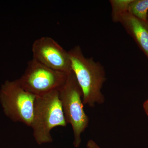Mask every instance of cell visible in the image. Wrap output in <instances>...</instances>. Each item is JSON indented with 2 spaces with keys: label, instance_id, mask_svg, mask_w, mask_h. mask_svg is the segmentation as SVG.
Masks as SVG:
<instances>
[{
  "label": "cell",
  "instance_id": "cell-1",
  "mask_svg": "<svg viewBox=\"0 0 148 148\" xmlns=\"http://www.w3.org/2000/svg\"><path fill=\"white\" fill-rule=\"evenodd\" d=\"M73 73L82 92L84 105L93 108L95 104H102L105 98L101 92L106 79V72L102 64L92 58L84 55L79 45L69 51Z\"/></svg>",
  "mask_w": 148,
  "mask_h": 148
},
{
  "label": "cell",
  "instance_id": "cell-2",
  "mask_svg": "<svg viewBox=\"0 0 148 148\" xmlns=\"http://www.w3.org/2000/svg\"><path fill=\"white\" fill-rule=\"evenodd\" d=\"M58 90L36 96L31 127L35 141L38 145L51 143V130L67 125Z\"/></svg>",
  "mask_w": 148,
  "mask_h": 148
},
{
  "label": "cell",
  "instance_id": "cell-3",
  "mask_svg": "<svg viewBox=\"0 0 148 148\" xmlns=\"http://www.w3.org/2000/svg\"><path fill=\"white\" fill-rule=\"evenodd\" d=\"M58 92L66 122L71 125L73 131L74 145L79 147L82 133L88 126L89 119L84 109L82 91L73 72L68 74Z\"/></svg>",
  "mask_w": 148,
  "mask_h": 148
},
{
  "label": "cell",
  "instance_id": "cell-4",
  "mask_svg": "<svg viewBox=\"0 0 148 148\" xmlns=\"http://www.w3.org/2000/svg\"><path fill=\"white\" fill-rule=\"evenodd\" d=\"M36 98L21 86L17 79L6 81L0 89V103L5 115L12 121L30 127Z\"/></svg>",
  "mask_w": 148,
  "mask_h": 148
},
{
  "label": "cell",
  "instance_id": "cell-5",
  "mask_svg": "<svg viewBox=\"0 0 148 148\" xmlns=\"http://www.w3.org/2000/svg\"><path fill=\"white\" fill-rule=\"evenodd\" d=\"M68 74L51 69L32 58L17 80L25 90L39 96L59 90L66 82Z\"/></svg>",
  "mask_w": 148,
  "mask_h": 148
},
{
  "label": "cell",
  "instance_id": "cell-6",
  "mask_svg": "<svg viewBox=\"0 0 148 148\" xmlns=\"http://www.w3.org/2000/svg\"><path fill=\"white\" fill-rule=\"evenodd\" d=\"M33 58L51 69L69 73L72 71L69 51L50 37L37 39L32 47Z\"/></svg>",
  "mask_w": 148,
  "mask_h": 148
},
{
  "label": "cell",
  "instance_id": "cell-7",
  "mask_svg": "<svg viewBox=\"0 0 148 148\" xmlns=\"http://www.w3.org/2000/svg\"><path fill=\"white\" fill-rule=\"evenodd\" d=\"M118 22L134 39L148 58V22L138 19L128 11L120 16Z\"/></svg>",
  "mask_w": 148,
  "mask_h": 148
},
{
  "label": "cell",
  "instance_id": "cell-8",
  "mask_svg": "<svg viewBox=\"0 0 148 148\" xmlns=\"http://www.w3.org/2000/svg\"><path fill=\"white\" fill-rule=\"evenodd\" d=\"M128 12L138 19L147 22L148 0H132Z\"/></svg>",
  "mask_w": 148,
  "mask_h": 148
},
{
  "label": "cell",
  "instance_id": "cell-9",
  "mask_svg": "<svg viewBox=\"0 0 148 148\" xmlns=\"http://www.w3.org/2000/svg\"><path fill=\"white\" fill-rule=\"evenodd\" d=\"M132 0H111L112 18L114 22H118L122 14L128 11L130 5Z\"/></svg>",
  "mask_w": 148,
  "mask_h": 148
},
{
  "label": "cell",
  "instance_id": "cell-10",
  "mask_svg": "<svg viewBox=\"0 0 148 148\" xmlns=\"http://www.w3.org/2000/svg\"><path fill=\"white\" fill-rule=\"evenodd\" d=\"M86 147L87 148H100L97 143L91 140H88L86 145Z\"/></svg>",
  "mask_w": 148,
  "mask_h": 148
},
{
  "label": "cell",
  "instance_id": "cell-11",
  "mask_svg": "<svg viewBox=\"0 0 148 148\" xmlns=\"http://www.w3.org/2000/svg\"><path fill=\"white\" fill-rule=\"evenodd\" d=\"M143 108L146 114L148 116V99L145 101V103L143 104Z\"/></svg>",
  "mask_w": 148,
  "mask_h": 148
}]
</instances>
